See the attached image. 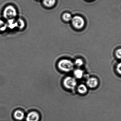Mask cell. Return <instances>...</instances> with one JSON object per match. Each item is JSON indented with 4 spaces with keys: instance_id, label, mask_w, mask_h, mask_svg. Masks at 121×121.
Masks as SVG:
<instances>
[{
    "instance_id": "1",
    "label": "cell",
    "mask_w": 121,
    "mask_h": 121,
    "mask_svg": "<svg viewBox=\"0 0 121 121\" xmlns=\"http://www.w3.org/2000/svg\"><path fill=\"white\" fill-rule=\"evenodd\" d=\"M59 68L62 71L65 72H69L72 70L74 67L73 63L67 59H63L58 63Z\"/></svg>"
},
{
    "instance_id": "2",
    "label": "cell",
    "mask_w": 121,
    "mask_h": 121,
    "mask_svg": "<svg viewBox=\"0 0 121 121\" xmlns=\"http://www.w3.org/2000/svg\"><path fill=\"white\" fill-rule=\"evenodd\" d=\"M71 21L73 26L78 30H80L83 28L85 24L84 18L79 15L74 16L72 18Z\"/></svg>"
},
{
    "instance_id": "3",
    "label": "cell",
    "mask_w": 121,
    "mask_h": 121,
    "mask_svg": "<svg viewBox=\"0 0 121 121\" xmlns=\"http://www.w3.org/2000/svg\"><path fill=\"white\" fill-rule=\"evenodd\" d=\"M63 83L65 87L69 89H74L77 84L75 79L70 77L65 78L63 80Z\"/></svg>"
},
{
    "instance_id": "4",
    "label": "cell",
    "mask_w": 121,
    "mask_h": 121,
    "mask_svg": "<svg viewBox=\"0 0 121 121\" xmlns=\"http://www.w3.org/2000/svg\"><path fill=\"white\" fill-rule=\"evenodd\" d=\"M40 116L39 113L35 111L30 112L26 116V121H39Z\"/></svg>"
},
{
    "instance_id": "5",
    "label": "cell",
    "mask_w": 121,
    "mask_h": 121,
    "mask_svg": "<svg viewBox=\"0 0 121 121\" xmlns=\"http://www.w3.org/2000/svg\"><path fill=\"white\" fill-rule=\"evenodd\" d=\"M87 86L91 88H94L97 87L98 84V81L95 78H89L87 81Z\"/></svg>"
},
{
    "instance_id": "6",
    "label": "cell",
    "mask_w": 121,
    "mask_h": 121,
    "mask_svg": "<svg viewBox=\"0 0 121 121\" xmlns=\"http://www.w3.org/2000/svg\"><path fill=\"white\" fill-rule=\"evenodd\" d=\"M14 117L16 120L22 121L25 118V114L22 111L20 110H17L14 113Z\"/></svg>"
},
{
    "instance_id": "7",
    "label": "cell",
    "mask_w": 121,
    "mask_h": 121,
    "mask_svg": "<svg viewBox=\"0 0 121 121\" xmlns=\"http://www.w3.org/2000/svg\"><path fill=\"white\" fill-rule=\"evenodd\" d=\"M56 0H43V4L48 8H51L55 5Z\"/></svg>"
},
{
    "instance_id": "8",
    "label": "cell",
    "mask_w": 121,
    "mask_h": 121,
    "mask_svg": "<svg viewBox=\"0 0 121 121\" xmlns=\"http://www.w3.org/2000/svg\"><path fill=\"white\" fill-rule=\"evenodd\" d=\"M78 91L80 94H85L87 91V88L84 85L81 84L78 86Z\"/></svg>"
},
{
    "instance_id": "9",
    "label": "cell",
    "mask_w": 121,
    "mask_h": 121,
    "mask_svg": "<svg viewBox=\"0 0 121 121\" xmlns=\"http://www.w3.org/2000/svg\"><path fill=\"white\" fill-rule=\"evenodd\" d=\"M72 17L70 13H63L62 15V18L64 21L69 22L71 21Z\"/></svg>"
},
{
    "instance_id": "10",
    "label": "cell",
    "mask_w": 121,
    "mask_h": 121,
    "mask_svg": "<svg viewBox=\"0 0 121 121\" xmlns=\"http://www.w3.org/2000/svg\"><path fill=\"white\" fill-rule=\"evenodd\" d=\"M83 71L80 69L75 70L74 72V75L76 78L78 79H80L83 76Z\"/></svg>"
},
{
    "instance_id": "11",
    "label": "cell",
    "mask_w": 121,
    "mask_h": 121,
    "mask_svg": "<svg viewBox=\"0 0 121 121\" xmlns=\"http://www.w3.org/2000/svg\"><path fill=\"white\" fill-rule=\"evenodd\" d=\"M75 63L77 66H78V67H80V66H82L83 65V61L81 59H78L75 60Z\"/></svg>"
},
{
    "instance_id": "12",
    "label": "cell",
    "mask_w": 121,
    "mask_h": 121,
    "mask_svg": "<svg viewBox=\"0 0 121 121\" xmlns=\"http://www.w3.org/2000/svg\"><path fill=\"white\" fill-rule=\"evenodd\" d=\"M116 55L118 59H121V49H118L117 50Z\"/></svg>"
},
{
    "instance_id": "13",
    "label": "cell",
    "mask_w": 121,
    "mask_h": 121,
    "mask_svg": "<svg viewBox=\"0 0 121 121\" xmlns=\"http://www.w3.org/2000/svg\"><path fill=\"white\" fill-rule=\"evenodd\" d=\"M117 70L118 73L121 75V62L118 63L117 67Z\"/></svg>"
},
{
    "instance_id": "14",
    "label": "cell",
    "mask_w": 121,
    "mask_h": 121,
    "mask_svg": "<svg viewBox=\"0 0 121 121\" xmlns=\"http://www.w3.org/2000/svg\"><path fill=\"white\" fill-rule=\"evenodd\" d=\"M19 25H20L19 27H20V28H23L25 26V23H24V21L22 20H20L19 21Z\"/></svg>"
}]
</instances>
